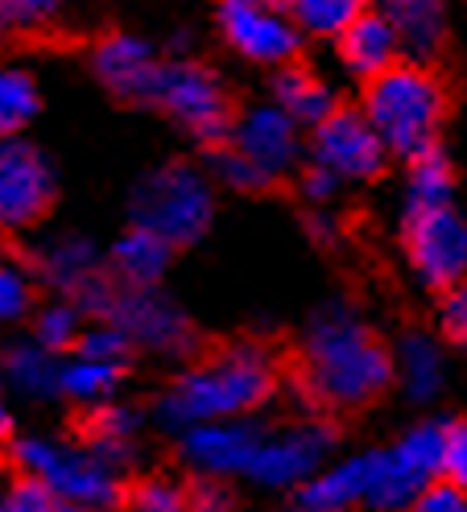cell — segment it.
I'll use <instances>...</instances> for the list:
<instances>
[{
  "label": "cell",
  "mask_w": 467,
  "mask_h": 512,
  "mask_svg": "<svg viewBox=\"0 0 467 512\" xmlns=\"http://www.w3.org/2000/svg\"><path fill=\"white\" fill-rule=\"evenodd\" d=\"M298 380L323 409H364L397 380L393 347L352 302H327L302 331Z\"/></svg>",
  "instance_id": "1"
},
{
  "label": "cell",
  "mask_w": 467,
  "mask_h": 512,
  "mask_svg": "<svg viewBox=\"0 0 467 512\" xmlns=\"http://www.w3.org/2000/svg\"><path fill=\"white\" fill-rule=\"evenodd\" d=\"M277 389V364L261 343H232L182 368L153 405V422L182 434L199 422L253 418Z\"/></svg>",
  "instance_id": "2"
},
{
  "label": "cell",
  "mask_w": 467,
  "mask_h": 512,
  "mask_svg": "<svg viewBox=\"0 0 467 512\" xmlns=\"http://www.w3.org/2000/svg\"><path fill=\"white\" fill-rule=\"evenodd\" d=\"M360 108L381 133V141L389 145V153L414 157L430 145H439L443 120H447V87L426 62L401 58L397 67L364 83Z\"/></svg>",
  "instance_id": "3"
},
{
  "label": "cell",
  "mask_w": 467,
  "mask_h": 512,
  "mask_svg": "<svg viewBox=\"0 0 467 512\" xmlns=\"http://www.w3.org/2000/svg\"><path fill=\"white\" fill-rule=\"evenodd\" d=\"M129 215L141 228L162 232L170 244L191 248L215 223V178L207 174V166L182 162V157L162 162L133 186Z\"/></svg>",
  "instance_id": "4"
},
{
  "label": "cell",
  "mask_w": 467,
  "mask_h": 512,
  "mask_svg": "<svg viewBox=\"0 0 467 512\" xmlns=\"http://www.w3.org/2000/svg\"><path fill=\"white\" fill-rule=\"evenodd\" d=\"M17 471H34L58 492L67 512H104L120 504V471L108 467L91 446L58 442L46 434H21L9 446Z\"/></svg>",
  "instance_id": "5"
},
{
  "label": "cell",
  "mask_w": 467,
  "mask_h": 512,
  "mask_svg": "<svg viewBox=\"0 0 467 512\" xmlns=\"http://www.w3.org/2000/svg\"><path fill=\"white\" fill-rule=\"evenodd\" d=\"M215 34L248 67L265 71L286 67L306 46V34L282 0H220L215 5Z\"/></svg>",
  "instance_id": "6"
},
{
  "label": "cell",
  "mask_w": 467,
  "mask_h": 512,
  "mask_svg": "<svg viewBox=\"0 0 467 512\" xmlns=\"http://www.w3.org/2000/svg\"><path fill=\"white\" fill-rule=\"evenodd\" d=\"M153 108H158L162 116H170L182 133H191L203 145L228 141L232 120H236L228 87L220 83V75L207 71L203 62H191V58L162 62V79H158V91H153Z\"/></svg>",
  "instance_id": "7"
},
{
  "label": "cell",
  "mask_w": 467,
  "mask_h": 512,
  "mask_svg": "<svg viewBox=\"0 0 467 512\" xmlns=\"http://www.w3.org/2000/svg\"><path fill=\"white\" fill-rule=\"evenodd\" d=\"M401 248L422 290L447 294L467 277V215L455 211V203L410 211L401 223Z\"/></svg>",
  "instance_id": "8"
},
{
  "label": "cell",
  "mask_w": 467,
  "mask_h": 512,
  "mask_svg": "<svg viewBox=\"0 0 467 512\" xmlns=\"http://www.w3.org/2000/svg\"><path fill=\"white\" fill-rule=\"evenodd\" d=\"M335 455V434L327 422H286L265 426L257 459L248 467V479L265 492H298L306 479H315Z\"/></svg>",
  "instance_id": "9"
},
{
  "label": "cell",
  "mask_w": 467,
  "mask_h": 512,
  "mask_svg": "<svg viewBox=\"0 0 467 512\" xmlns=\"http://www.w3.org/2000/svg\"><path fill=\"white\" fill-rule=\"evenodd\" d=\"M58 199L54 162L21 133L0 145V223L9 232H29L50 215Z\"/></svg>",
  "instance_id": "10"
},
{
  "label": "cell",
  "mask_w": 467,
  "mask_h": 512,
  "mask_svg": "<svg viewBox=\"0 0 467 512\" xmlns=\"http://www.w3.org/2000/svg\"><path fill=\"white\" fill-rule=\"evenodd\" d=\"M116 323L129 331L137 351L162 360H182L195 351V323L170 294H162V285H120V298L112 306Z\"/></svg>",
  "instance_id": "11"
},
{
  "label": "cell",
  "mask_w": 467,
  "mask_h": 512,
  "mask_svg": "<svg viewBox=\"0 0 467 512\" xmlns=\"http://www.w3.org/2000/svg\"><path fill=\"white\" fill-rule=\"evenodd\" d=\"M306 157L327 166V170H335L348 186H360V182L381 178L389 145L381 141L377 128H372L364 108H335L323 124L310 128Z\"/></svg>",
  "instance_id": "12"
},
{
  "label": "cell",
  "mask_w": 467,
  "mask_h": 512,
  "mask_svg": "<svg viewBox=\"0 0 467 512\" xmlns=\"http://www.w3.org/2000/svg\"><path fill=\"white\" fill-rule=\"evenodd\" d=\"M306 137H310V128H302L277 100L248 104L232 120V133H228V141L240 153L253 157V162L273 182H286L290 174L302 170V162H306Z\"/></svg>",
  "instance_id": "13"
},
{
  "label": "cell",
  "mask_w": 467,
  "mask_h": 512,
  "mask_svg": "<svg viewBox=\"0 0 467 512\" xmlns=\"http://www.w3.org/2000/svg\"><path fill=\"white\" fill-rule=\"evenodd\" d=\"M265 426L257 418H220L199 422L178 434V455L199 479H248V467L257 459Z\"/></svg>",
  "instance_id": "14"
},
{
  "label": "cell",
  "mask_w": 467,
  "mask_h": 512,
  "mask_svg": "<svg viewBox=\"0 0 467 512\" xmlns=\"http://www.w3.org/2000/svg\"><path fill=\"white\" fill-rule=\"evenodd\" d=\"M91 75L96 83L116 95L124 104H141L153 108V91L162 79V58L141 34H108L91 46Z\"/></svg>",
  "instance_id": "15"
},
{
  "label": "cell",
  "mask_w": 467,
  "mask_h": 512,
  "mask_svg": "<svg viewBox=\"0 0 467 512\" xmlns=\"http://www.w3.org/2000/svg\"><path fill=\"white\" fill-rule=\"evenodd\" d=\"M331 46H335V62L344 67V75H348V79H360V83L377 79L381 71L397 67V62L406 58L397 29L389 25V17H385L381 9L360 13Z\"/></svg>",
  "instance_id": "16"
},
{
  "label": "cell",
  "mask_w": 467,
  "mask_h": 512,
  "mask_svg": "<svg viewBox=\"0 0 467 512\" xmlns=\"http://www.w3.org/2000/svg\"><path fill=\"white\" fill-rule=\"evenodd\" d=\"M393 372H397V389L406 393L414 405H434L447 384H451V364H447V347L439 335L430 331H406L393 343Z\"/></svg>",
  "instance_id": "17"
},
{
  "label": "cell",
  "mask_w": 467,
  "mask_h": 512,
  "mask_svg": "<svg viewBox=\"0 0 467 512\" xmlns=\"http://www.w3.org/2000/svg\"><path fill=\"white\" fill-rule=\"evenodd\" d=\"M29 269L38 273V281L54 294H75L87 277H96L104 269V256L96 248V240L83 232H58L46 236L29 248Z\"/></svg>",
  "instance_id": "18"
},
{
  "label": "cell",
  "mask_w": 467,
  "mask_h": 512,
  "mask_svg": "<svg viewBox=\"0 0 467 512\" xmlns=\"http://www.w3.org/2000/svg\"><path fill=\"white\" fill-rule=\"evenodd\" d=\"M377 9L397 29L406 58L430 62L447 50L451 38V0H377Z\"/></svg>",
  "instance_id": "19"
},
{
  "label": "cell",
  "mask_w": 467,
  "mask_h": 512,
  "mask_svg": "<svg viewBox=\"0 0 467 512\" xmlns=\"http://www.w3.org/2000/svg\"><path fill=\"white\" fill-rule=\"evenodd\" d=\"M368 504V451L331 459L315 479L294 492V508L302 512H348Z\"/></svg>",
  "instance_id": "20"
},
{
  "label": "cell",
  "mask_w": 467,
  "mask_h": 512,
  "mask_svg": "<svg viewBox=\"0 0 467 512\" xmlns=\"http://www.w3.org/2000/svg\"><path fill=\"white\" fill-rule=\"evenodd\" d=\"M269 100L282 104L302 128H315V124H323L335 108H344V104H339L335 83L323 79L319 71L302 67L298 58L273 71V79H269Z\"/></svg>",
  "instance_id": "21"
},
{
  "label": "cell",
  "mask_w": 467,
  "mask_h": 512,
  "mask_svg": "<svg viewBox=\"0 0 467 512\" xmlns=\"http://www.w3.org/2000/svg\"><path fill=\"white\" fill-rule=\"evenodd\" d=\"M174 252H178V244H170L162 232L133 223V228L116 236V244L108 248V269L116 273L120 285H162Z\"/></svg>",
  "instance_id": "22"
},
{
  "label": "cell",
  "mask_w": 467,
  "mask_h": 512,
  "mask_svg": "<svg viewBox=\"0 0 467 512\" xmlns=\"http://www.w3.org/2000/svg\"><path fill=\"white\" fill-rule=\"evenodd\" d=\"M58 384H62V360L58 351H50L46 343H38L34 335L9 343L5 351V389L17 401H54L58 397Z\"/></svg>",
  "instance_id": "23"
},
{
  "label": "cell",
  "mask_w": 467,
  "mask_h": 512,
  "mask_svg": "<svg viewBox=\"0 0 467 512\" xmlns=\"http://www.w3.org/2000/svg\"><path fill=\"white\" fill-rule=\"evenodd\" d=\"M87 446L96 451L108 467L124 471L133 467L137 455H141V413L133 405H120V401H108L100 409H87Z\"/></svg>",
  "instance_id": "24"
},
{
  "label": "cell",
  "mask_w": 467,
  "mask_h": 512,
  "mask_svg": "<svg viewBox=\"0 0 467 512\" xmlns=\"http://www.w3.org/2000/svg\"><path fill=\"white\" fill-rule=\"evenodd\" d=\"M120 384H124V360H96L71 351V360H62L58 397L79 409H100L120 393Z\"/></svg>",
  "instance_id": "25"
},
{
  "label": "cell",
  "mask_w": 467,
  "mask_h": 512,
  "mask_svg": "<svg viewBox=\"0 0 467 512\" xmlns=\"http://www.w3.org/2000/svg\"><path fill=\"white\" fill-rule=\"evenodd\" d=\"M422 479L406 467V459L397 455V446L385 451H368V504L364 508H381V512H397V508H414L422 496Z\"/></svg>",
  "instance_id": "26"
},
{
  "label": "cell",
  "mask_w": 467,
  "mask_h": 512,
  "mask_svg": "<svg viewBox=\"0 0 467 512\" xmlns=\"http://www.w3.org/2000/svg\"><path fill=\"white\" fill-rule=\"evenodd\" d=\"M455 203V170L451 157L430 145L414 157H406V215L410 211H430Z\"/></svg>",
  "instance_id": "27"
},
{
  "label": "cell",
  "mask_w": 467,
  "mask_h": 512,
  "mask_svg": "<svg viewBox=\"0 0 467 512\" xmlns=\"http://www.w3.org/2000/svg\"><path fill=\"white\" fill-rule=\"evenodd\" d=\"M42 112V87L34 79V71L21 67V62H9L0 71V133L17 137Z\"/></svg>",
  "instance_id": "28"
},
{
  "label": "cell",
  "mask_w": 467,
  "mask_h": 512,
  "mask_svg": "<svg viewBox=\"0 0 467 512\" xmlns=\"http://www.w3.org/2000/svg\"><path fill=\"white\" fill-rule=\"evenodd\" d=\"M83 306L75 302V298H67V294H54L50 302H42L38 310H34V318H29V335H34L38 343H46L50 351H75V343H79V335H83Z\"/></svg>",
  "instance_id": "29"
},
{
  "label": "cell",
  "mask_w": 467,
  "mask_h": 512,
  "mask_svg": "<svg viewBox=\"0 0 467 512\" xmlns=\"http://www.w3.org/2000/svg\"><path fill=\"white\" fill-rule=\"evenodd\" d=\"M286 9L306 38L335 42L360 13H368V0H286Z\"/></svg>",
  "instance_id": "30"
},
{
  "label": "cell",
  "mask_w": 467,
  "mask_h": 512,
  "mask_svg": "<svg viewBox=\"0 0 467 512\" xmlns=\"http://www.w3.org/2000/svg\"><path fill=\"white\" fill-rule=\"evenodd\" d=\"M393 446H397V455L406 459V467L422 479V484H430V479H439V475H443L447 422H439V418H422V422H414L406 434H401Z\"/></svg>",
  "instance_id": "31"
},
{
  "label": "cell",
  "mask_w": 467,
  "mask_h": 512,
  "mask_svg": "<svg viewBox=\"0 0 467 512\" xmlns=\"http://www.w3.org/2000/svg\"><path fill=\"white\" fill-rule=\"evenodd\" d=\"M207 174L215 178V186L232 190V195H257V190H269L273 178L253 162L248 153H240L232 141H215L207 145Z\"/></svg>",
  "instance_id": "32"
},
{
  "label": "cell",
  "mask_w": 467,
  "mask_h": 512,
  "mask_svg": "<svg viewBox=\"0 0 467 512\" xmlns=\"http://www.w3.org/2000/svg\"><path fill=\"white\" fill-rule=\"evenodd\" d=\"M38 273L29 261H5L0 265V318L5 323H25L38 310Z\"/></svg>",
  "instance_id": "33"
},
{
  "label": "cell",
  "mask_w": 467,
  "mask_h": 512,
  "mask_svg": "<svg viewBox=\"0 0 467 512\" xmlns=\"http://www.w3.org/2000/svg\"><path fill=\"white\" fill-rule=\"evenodd\" d=\"M0 508H5V512H62V500H58V492L46 484L42 475L17 471L9 484H5Z\"/></svg>",
  "instance_id": "34"
},
{
  "label": "cell",
  "mask_w": 467,
  "mask_h": 512,
  "mask_svg": "<svg viewBox=\"0 0 467 512\" xmlns=\"http://www.w3.org/2000/svg\"><path fill=\"white\" fill-rule=\"evenodd\" d=\"M75 351L79 356H96V360H129V351H137V347L116 318H91L75 343Z\"/></svg>",
  "instance_id": "35"
},
{
  "label": "cell",
  "mask_w": 467,
  "mask_h": 512,
  "mask_svg": "<svg viewBox=\"0 0 467 512\" xmlns=\"http://www.w3.org/2000/svg\"><path fill=\"white\" fill-rule=\"evenodd\" d=\"M62 13V0H0V21L9 34H42Z\"/></svg>",
  "instance_id": "36"
},
{
  "label": "cell",
  "mask_w": 467,
  "mask_h": 512,
  "mask_svg": "<svg viewBox=\"0 0 467 512\" xmlns=\"http://www.w3.org/2000/svg\"><path fill=\"white\" fill-rule=\"evenodd\" d=\"M129 504L137 508V512H182L186 504H191V496H186L174 479H166V475H149V479H141V484L129 492Z\"/></svg>",
  "instance_id": "37"
},
{
  "label": "cell",
  "mask_w": 467,
  "mask_h": 512,
  "mask_svg": "<svg viewBox=\"0 0 467 512\" xmlns=\"http://www.w3.org/2000/svg\"><path fill=\"white\" fill-rule=\"evenodd\" d=\"M344 186H348V182L339 178L335 170H327V166H319V162H310V157H306V166L298 170V195L306 199V207H331Z\"/></svg>",
  "instance_id": "38"
},
{
  "label": "cell",
  "mask_w": 467,
  "mask_h": 512,
  "mask_svg": "<svg viewBox=\"0 0 467 512\" xmlns=\"http://www.w3.org/2000/svg\"><path fill=\"white\" fill-rule=\"evenodd\" d=\"M439 327L451 343L467 347V277L459 285H451V290L443 294V306H439Z\"/></svg>",
  "instance_id": "39"
},
{
  "label": "cell",
  "mask_w": 467,
  "mask_h": 512,
  "mask_svg": "<svg viewBox=\"0 0 467 512\" xmlns=\"http://www.w3.org/2000/svg\"><path fill=\"white\" fill-rule=\"evenodd\" d=\"M414 508L418 512H467V492L455 484V479L439 475V479H430V484L422 488Z\"/></svg>",
  "instance_id": "40"
},
{
  "label": "cell",
  "mask_w": 467,
  "mask_h": 512,
  "mask_svg": "<svg viewBox=\"0 0 467 512\" xmlns=\"http://www.w3.org/2000/svg\"><path fill=\"white\" fill-rule=\"evenodd\" d=\"M443 475L467 492V418L447 422V455H443Z\"/></svg>",
  "instance_id": "41"
},
{
  "label": "cell",
  "mask_w": 467,
  "mask_h": 512,
  "mask_svg": "<svg viewBox=\"0 0 467 512\" xmlns=\"http://www.w3.org/2000/svg\"><path fill=\"white\" fill-rule=\"evenodd\" d=\"M306 232H310V240H319V244H335L339 232H344V223L331 215V207H310L306 211Z\"/></svg>",
  "instance_id": "42"
},
{
  "label": "cell",
  "mask_w": 467,
  "mask_h": 512,
  "mask_svg": "<svg viewBox=\"0 0 467 512\" xmlns=\"http://www.w3.org/2000/svg\"><path fill=\"white\" fill-rule=\"evenodd\" d=\"M191 504H199V508H228L232 496L224 488V479H203V484L191 492Z\"/></svg>",
  "instance_id": "43"
},
{
  "label": "cell",
  "mask_w": 467,
  "mask_h": 512,
  "mask_svg": "<svg viewBox=\"0 0 467 512\" xmlns=\"http://www.w3.org/2000/svg\"><path fill=\"white\" fill-rule=\"evenodd\" d=\"M282 5H286V0H282Z\"/></svg>",
  "instance_id": "44"
}]
</instances>
